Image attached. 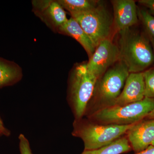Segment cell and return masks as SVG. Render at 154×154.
<instances>
[{"mask_svg":"<svg viewBox=\"0 0 154 154\" xmlns=\"http://www.w3.org/2000/svg\"><path fill=\"white\" fill-rule=\"evenodd\" d=\"M2 136V135L1 134H0V136Z\"/></svg>","mask_w":154,"mask_h":154,"instance_id":"obj_25","label":"cell"},{"mask_svg":"<svg viewBox=\"0 0 154 154\" xmlns=\"http://www.w3.org/2000/svg\"><path fill=\"white\" fill-rule=\"evenodd\" d=\"M113 5L116 28L119 32L130 29L137 23L138 9L133 0H113Z\"/></svg>","mask_w":154,"mask_h":154,"instance_id":"obj_11","label":"cell"},{"mask_svg":"<svg viewBox=\"0 0 154 154\" xmlns=\"http://www.w3.org/2000/svg\"><path fill=\"white\" fill-rule=\"evenodd\" d=\"M144 98L143 72L130 73L121 94L116 99L112 106L128 105L140 101Z\"/></svg>","mask_w":154,"mask_h":154,"instance_id":"obj_10","label":"cell"},{"mask_svg":"<svg viewBox=\"0 0 154 154\" xmlns=\"http://www.w3.org/2000/svg\"><path fill=\"white\" fill-rule=\"evenodd\" d=\"M32 5L34 14L54 31L57 32L68 20L66 13L57 1H33Z\"/></svg>","mask_w":154,"mask_h":154,"instance_id":"obj_8","label":"cell"},{"mask_svg":"<svg viewBox=\"0 0 154 154\" xmlns=\"http://www.w3.org/2000/svg\"><path fill=\"white\" fill-rule=\"evenodd\" d=\"M138 15L140 18L149 36L154 37V16L145 10H138Z\"/></svg>","mask_w":154,"mask_h":154,"instance_id":"obj_17","label":"cell"},{"mask_svg":"<svg viewBox=\"0 0 154 154\" xmlns=\"http://www.w3.org/2000/svg\"><path fill=\"white\" fill-rule=\"evenodd\" d=\"M119 60L118 45L108 38L99 43L86 65L89 72L100 79L107 69Z\"/></svg>","mask_w":154,"mask_h":154,"instance_id":"obj_7","label":"cell"},{"mask_svg":"<svg viewBox=\"0 0 154 154\" xmlns=\"http://www.w3.org/2000/svg\"><path fill=\"white\" fill-rule=\"evenodd\" d=\"M99 78L88 70L86 63L77 66L70 78L68 101L75 119L85 115Z\"/></svg>","mask_w":154,"mask_h":154,"instance_id":"obj_4","label":"cell"},{"mask_svg":"<svg viewBox=\"0 0 154 154\" xmlns=\"http://www.w3.org/2000/svg\"><path fill=\"white\" fill-rule=\"evenodd\" d=\"M146 118H147L148 119H154V109L147 116Z\"/></svg>","mask_w":154,"mask_h":154,"instance_id":"obj_23","label":"cell"},{"mask_svg":"<svg viewBox=\"0 0 154 154\" xmlns=\"http://www.w3.org/2000/svg\"><path fill=\"white\" fill-rule=\"evenodd\" d=\"M71 15L79 24L95 47L101 42L110 38L113 20L107 10L100 3L91 10Z\"/></svg>","mask_w":154,"mask_h":154,"instance_id":"obj_6","label":"cell"},{"mask_svg":"<svg viewBox=\"0 0 154 154\" xmlns=\"http://www.w3.org/2000/svg\"><path fill=\"white\" fill-rule=\"evenodd\" d=\"M154 109V99L145 97L128 105L101 108L88 116L90 120L100 124L127 125L141 121Z\"/></svg>","mask_w":154,"mask_h":154,"instance_id":"obj_3","label":"cell"},{"mask_svg":"<svg viewBox=\"0 0 154 154\" xmlns=\"http://www.w3.org/2000/svg\"><path fill=\"white\" fill-rule=\"evenodd\" d=\"M138 2L147 9V11L154 17V0H140Z\"/></svg>","mask_w":154,"mask_h":154,"instance_id":"obj_19","label":"cell"},{"mask_svg":"<svg viewBox=\"0 0 154 154\" xmlns=\"http://www.w3.org/2000/svg\"><path fill=\"white\" fill-rule=\"evenodd\" d=\"M136 154H154V146L151 145L144 150Z\"/></svg>","mask_w":154,"mask_h":154,"instance_id":"obj_21","label":"cell"},{"mask_svg":"<svg viewBox=\"0 0 154 154\" xmlns=\"http://www.w3.org/2000/svg\"><path fill=\"white\" fill-rule=\"evenodd\" d=\"M134 124H96L82 118L75 119L72 134L83 140L84 150L96 149L108 145L122 137Z\"/></svg>","mask_w":154,"mask_h":154,"instance_id":"obj_2","label":"cell"},{"mask_svg":"<svg viewBox=\"0 0 154 154\" xmlns=\"http://www.w3.org/2000/svg\"><path fill=\"white\" fill-rule=\"evenodd\" d=\"M22 76V69L19 65L0 57V88L17 84Z\"/></svg>","mask_w":154,"mask_h":154,"instance_id":"obj_13","label":"cell"},{"mask_svg":"<svg viewBox=\"0 0 154 154\" xmlns=\"http://www.w3.org/2000/svg\"><path fill=\"white\" fill-rule=\"evenodd\" d=\"M19 139L20 154H33L29 141L25 135L21 134L19 135Z\"/></svg>","mask_w":154,"mask_h":154,"instance_id":"obj_18","label":"cell"},{"mask_svg":"<svg viewBox=\"0 0 154 154\" xmlns=\"http://www.w3.org/2000/svg\"><path fill=\"white\" fill-rule=\"evenodd\" d=\"M129 74L125 64L119 60L99 79L91 98H94V102H97L98 109L113 105L121 94Z\"/></svg>","mask_w":154,"mask_h":154,"instance_id":"obj_5","label":"cell"},{"mask_svg":"<svg viewBox=\"0 0 154 154\" xmlns=\"http://www.w3.org/2000/svg\"><path fill=\"white\" fill-rule=\"evenodd\" d=\"M145 97L154 99V69L143 72Z\"/></svg>","mask_w":154,"mask_h":154,"instance_id":"obj_16","label":"cell"},{"mask_svg":"<svg viewBox=\"0 0 154 154\" xmlns=\"http://www.w3.org/2000/svg\"><path fill=\"white\" fill-rule=\"evenodd\" d=\"M0 134L2 135V136L4 135L6 137L10 136L11 134V131L8 128H6L1 117H0Z\"/></svg>","mask_w":154,"mask_h":154,"instance_id":"obj_20","label":"cell"},{"mask_svg":"<svg viewBox=\"0 0 154 154\" xmlns=\"http://www.w3.org/2000/svg\"><path fill=\"white\" fill-rule=\"evenodd\" d=\"M119 33L117 45L120 60L125 64L130 73L141 72L153 63V52L149 39L130 28Z\"/></svg>","mask_w":154,"mask_h":154,"instance_id":"obj_1","label":"cell"},{"mask_svg":"<svg viewBox=\"0 0 154 154\" xmlns=\"http://www.w3.org/2000/svg\"><path fill=\"white\" fill-rule=\"evenodd\" d=\"M132 150L126 137H122L108 145L93 150H84L81 154H122Z\"/></svg>","mask_w":154,"mask_h":154,"instance_id":"obj_14","label":"cell"},{"mask_svg":"<svg viewBox=\"0 0 154 154\" xmlns=\"http://www.w3.org/2000/svg\"><path fill=\"white\" fill-rule=\"evenodd\" d=\"M57 32L71 36L75 39L84 48L89 58L95 52L96 48L94 43L79 24L72 17L59 28Z\"/></svg>","mask_w":154,"mask_h":154,"instance_id":"obj_12","label":"cell"},{"mask_svg":"<svg viewBox=\"0 0 154 154\" xmlns=\"http://www.w3.org/2000/svg\"><path fill=\"white\" fill-rule=\"evenodd\" d=\"M132 149L143 151L151 145L154 139V119H148L135 123L127 132Z\"/></svg>","mask_w":154,"mask_h":154,"instance_id":"obj_9","label":"cell"},{"mask_svg":"<svg viewBox=\"0 0 154 154\" xmlns=\"http://www.w3.org/2000/svg\"><path fill=\"white\" fill-rule=\"evenodd\" d=\"M63 9L70 14H79L94 8L99 5V1L94 0H57Z\"/></svg>","mask_w":154,"mask_h":154,"instance_id":"obj_15","label":"cell"},{"mask_svg":"<svg viewBox=\"0 0 154 154\" xmlns=\"http://www.w3.org/2000/svg\"><path fill=\"white\" fill-rule=\"evenodd\" d=\"M151 146H154V139L152 143Z\"/></svg>","mask_w":154,"mask_h":154,"instance_id":"obj_24","label":"cell"},{"mask_svg":"<svg viewBox=\"0 0 154 154\" xmlns=\"http://www.w3.org/2000/svg\"><path fill=\"white\" fill-rule=\"evenodd\" d=\"M149 38L150 42L151 44L153 52L154 57V37L152 36H149Z\"/></svg>","mask_w":154,"mask_h":154,"instance_id":"obj_22","label":"cell"}]
</instances>
